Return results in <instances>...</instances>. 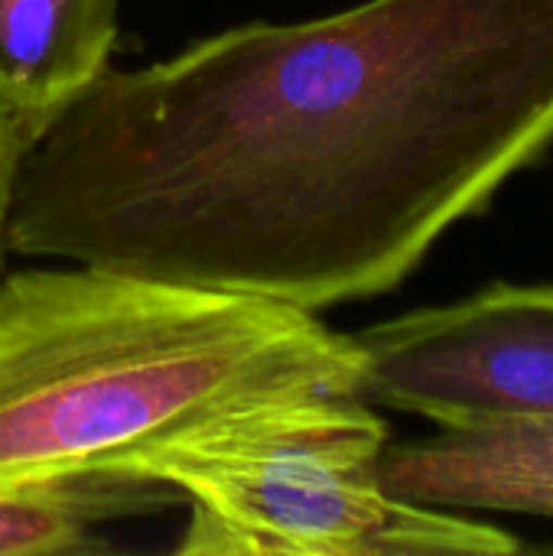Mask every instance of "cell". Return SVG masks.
I'll return each mask as SVG.
<instances>
[{
	"mask_svg": "<svg viewBox=\"0 0 553 556\" xmlns=\"http://www.w3.org/2000/svg\"><path fill=\"white\" fill-rule=\"evenodd\" d=\"M319 316L95 264L0 277V492L121 476L235 410L355 394Z\"/></svg>",
	"mask_w": 553,
	"mask_h": 556,
	"instance_id": "7a4b0ae2",
	"label": "cell"
},
{
	"mask_svg": "<svg viewBox=\"0 0 553 556\" xmlns=\"http://www.w3.org/2000/svg\"><path fill=\"white\" fill-rule=\"evenodd\" d=\"M183 502L173 489L130 476H88L55 485L0 492V556L91 554L104 544L91 528L104 518L137 515Z\"/></svg>",
	"mask_w": 553,
	"mask_h": 556,
	"instance_id": "52a82bcc",
	"label": "cell"
},
{
	"mask_svg": "<svg viewBox=\"0 0 553 556\" xmlns=\"http://www.w3.org/2000/svg\"><path fill=\"white\" fill-rule=\"evenodd\" d=\"M553 147V0H362L104 68L16 160L10 254L319 316Z\"/></svg>",
	"mask_w": 553,
	"mask_h": 556,
	"instance_id": "6da1fadb",
	"label": "cell"
},
{
	"mask_svg": "<svg viewBox=\"0 0 553 556\" xmlns=\"http://www.w3.org/2000/svg\"><path fill=\"white\" fill-rule=\"evenodd\" d=\"M378 479L427 508L553 518V420L440 427L427 440L388 443Z\"/></svg>",
	"mask_w": 553,
	"mask_h": 556,
	"instance_id": "5b68a950",
	"label": "cell"
},
{
	"mask_svg": "<svg viewBox=\"0 0 553 556\" xmlns=\"http://www.w3.org/2000/svg\"><path fill=\"white\" fill-rule=\"evenodd\" d=\"M121 0H0V104L42 124L108 65Z\"/></svg>",
	"mask_w": 553,
	"mask_h": 556,
	"instance_id": "8992f818",
	"label": "cell"
},
{
	"mask_svg": "<svg viewBox=\"0 0 553 556\" xmlns=\"http://www.w3.org/2000/svg\"><path fill=\"white\" fill-rule=\"evenodd\" d=\"M352 339L372 407L437 427L553 420V283H492Z\"/></svg>",
	"mask_w": 553,
	"mask_h": 556,
	"instance_id": "277c9868",
	"label": "cell"
},
{
	"mask_svg": "<svg viewBox=\"0 0 553 556\" xmlns=\"http://www.w3.org/2000/svg\"><path fill=\"white\" fill-rule=\"evenodd\" d=\"M39 124H33L29 117L23 114H13L0 104V261L7 254V244H3V218H7V199H10V179H13V169H16V160L20 153L26 150L29 137L36 134Z\"/></svg>",
	"mask_w": 553,
	"mask_h": 556,
	"instance_id": "ba28073f",
	"label": "cell"
},
{
	"mask_svg": "<svg viewBox=\"0 0 553 556\" xmlns=\"http://www.w3.org/2000/svg\"><path fill=\"white\" fill-rule=\"evenodd\" d=\"M388 424L355 394H293L235 410L121 469L189 505L183 556H508L521 541L394 498Z\"/></svg>",
	"mask_w": 553,
	"mask_h": 556,
	"instance_id": "3957f363",
	"label": "cell"
}]
</instances>
